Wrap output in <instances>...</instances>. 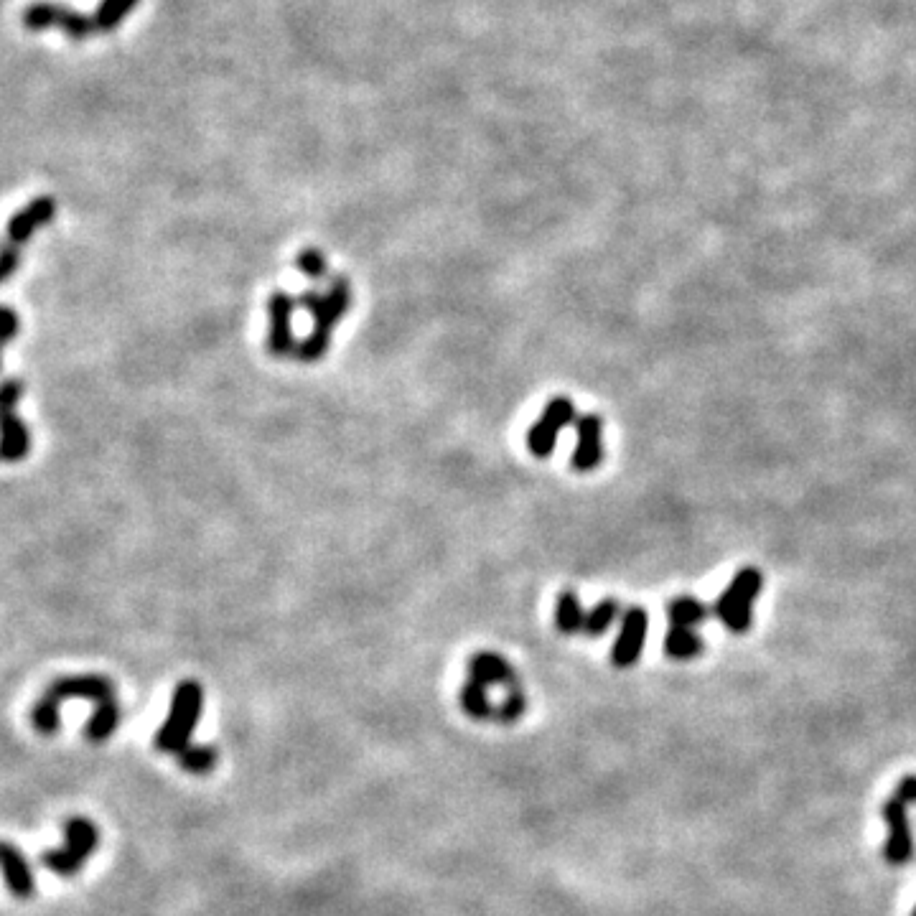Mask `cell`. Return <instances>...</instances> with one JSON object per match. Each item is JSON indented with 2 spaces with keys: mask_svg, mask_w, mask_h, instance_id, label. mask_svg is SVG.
<instances>
[{
  "mask_svg": "<svg viewBox=\"0 0 916 916\" xmlns=\"http://www.w3.org/2000/svg\"><path fill=\"white\" fill-rule=\"evenodd\" d=\"M619 611H621L619 601H614V598H604L601 604H596L586 614V621H583V634H586V637H604V634L611 629V624L619 619Z\"/></svg>",
  "mask_w": 916,
  "mask_h": 916,
  "instance_id": "cell-21",
  "label": "cell"
},
{
  "mask_svg": "<svg viewBox=\"0 0 916 916\" xmlns=\"http://www.w3.org/2000/svg\"><path fill=\"white\" fill-rule=\"evenodd\" d=\"M576 431L578 443L573 456H570V466L578 474H588V471L598 469V464L604 461V420L596 413L581 415L576 420Z\"/></svg>",
  "mask_w": 916,
  "mask_h": 916,
  "instance_id": "cell-12",
  "label": "cell"
},
{
  "mask_svg": "<svg viewBox=\"0 0 916 916\" xmlns=\"http://www.w3.org/2000/svg\"><path fill=\"white\" fill-rule=\"evenodd\" d=\"M268 308V352L273 357H296L298 341L293 336V311L298 308V298L288 296L283 291H275L265 303Z\"/></svg>",
  "mask_w": 916,
  "mask_h": 916,
  "instance_id": "cell-10",
  "label": "cell"
},
{
  "mask_svg": "<svg viewBox=\"0 0 916 916\" xmlns=\"http://www.w3.org/2000/svg\"><path fill=\"white\" fill-rule=\"evenodd\" d=\"M349 303H352V283L347 278L331 280L326 293L306 291L298 298V306L313 316L311 334L303 341H298L296 357L301 362H319L329 352L334 326L347 316Z\"/></svg>",
  "mask_w": 916,
  "mask_h": 916,
  "instance_id": "cell-1",
  "label": "cell"
},
{
  "mask_svg": "<svg viewBox=\"0 0 916 916\" xmlns=\"http://www.w3.org/2000/svg\"><path fill=\"white\" fill-rule=\"evenodd\" d=\"M23 26L28 31H46V28H62L64 34L74 41H84L97 31L95 18H87L82 13H74L72 8L49 3V0H36L23 11Z\"/></svg>",
  "mask_w": 916,
  "mask_h": 916,
  "instance_id": "cell-7",
  "label": "cell"
},
{
  "mask_svg": "<svg viewBox=\"0 0 916 916\" xmlns=\"http://www.w3.org/2000/svg\"><path fill=\"white\" fill-rule=\"evenodd\" d=\"M296 268L301 270L306 278H313V280L324 278V275L329 273V263H326L324 252L316 250V247H306V250L298 252Z\"/></svg>",
  "mask_w": 916,
  "mask_h": 916,
  "instance_id": "cell-25",
  "label": "cell"
},
{
  "mask_svg": "<svg viewBox=\"0 0 916 916\" xmlns=\"http://www.w3.org/2000/svg\"><path fill=\"white\" fill-rule=\"evenodd\" d=\"M18 334V316L11 308L0 306V347Z\"/></svg>",
  "mask_w": 916,
  "mask_h": 916,
  "instance_id": "cell-28",
  "label": "cell"
},
{
  "mask_svg": "<svg viewBox=\"0 0 916 916\" xmlns=\"http://www.w3.org/2000/svg\"><path fill=\"white\" fill-rule=\"evenodd\" d=\"M647 629H649L647 609H642V606H632V609H626L624 619H621V632H619V637H616L614 647H611V665L619 667V670H626V667L637 665L639 657H642Z\"/></svg>",
  "mask_w": 916,
  "mask_h": 916,
  "instance_id": "cell-11",
  "label": "cell"
},
{
  "mask_svg": "<svg viewBox=\"0 0 916 916\" xmlns=\"http://www.w3.org/2000/svg\"><path fill=\"white\" fill-rule=\"evenodd\" d=\"M576 420V405H573L570 397H553V400H548L540 420L527 431V451L535 458L553 456L560 431L568 428L570 423H576Z\"/></svg>",
  "mask_w": 916,
  "mask_h": 916,
  "instance_id": "cell-8",
  "label": "cell"
},
{
  "mask_svg": "<svg viewBox=\"0 0 916 916\" xmlns=\"http://www.w3.org/2000/svg\"><path fill=\"white\" fill-rule=\"evenodd\" d=\"M56 214V202L51 196H39L34 202L28 204L26 209L16 212L8 222V245L21 247L28 237L34 235L36 229L49 224Z\"/></svg>",
  "mask_w": 916,
  "mask_h": 916,
  "instance_id": "cell-14",
  "label": "cell"
},
{
  "mask_svg": "<svg viewBox=\"0 0 916 916\" xmlns=\"http://www.w3.org/2000/svg\"><path fill=\"white\" fill-rule=\"evenodd\" d=\"M764 588V576L754 565H746L731 578L726 591L713 604V616L733 634H746L754 624V604Z\"/></svg>",
  "mask_w": 916,
  "mask_h": 916,
  "instance_id": "cell-4",
  "label": "cell"
},
{
  "mask_svg": "<svg viewBox=\"0 0 916 916\" xmlns=\"http://www.w3.org/2000/svg\"><path fill=\"white\" fill-rule=\"evenodd\" d=\"M202 708V685L196 680L179 682L174 690V700H171V713L156 733V749L163 754H181L191 743V733L202 718Z\"/></svg>",
  "mask_w": 916,
  "mask_h": 916,
  "instance_id": "cell-3",
  "label": "cell"
},
{
  "mask_svg": "<svg viewBox=\"0 0 916 916\" xmlns=\"http://www.w3.org/2000/svg\"><path fill=\"white\" fill-rule=\"evenodd\" d=\"M138 6V0H102L95 11V26L102 34H110L128 18V13Z\"/></svg>",
  "mask_w": 916,
  "mask_h": 916,
  "instance_id": "cell-23",
  "label": "cell"
},
{
  "mask_svg": "<svg viewBox=\"0 0 916 916\" xmlns=\"http://www.w3.org/2000/svg\"><path fill=\"white\" fill-rule=\"evenodd\" d=\"M583 621H586V611H583L578 593L573 588L560 593L558 606H555V626L563 634H578L583 632Z\"/></svg>",
  "mask_w": 916,
  "mask_h": 916,
  "instance_id": "cell-19",
  "label": "cell"
},
{
  "mask_svg": "<svg viewBox=\"0 0 916 916\" xmlns=\"http://www.w3.org/2000/svg\"><path fill=\"white\" fill-rule=\"evenodd\" d=\"M891 797H896L899 802H904L906 807L916 805V774H904V777L896 782L894 794H891Z\"/></svg>",
  "mask_w": 916,
  "mask_h": 916,
  "instance_id": "cell-27",
  "label": "cell"
},
{
  "mask_svg": "<svg viewBox=\"0 0 916 916\" xmlns=\"http://www.w3.org/2000/svg\"><path fill=\"white\" fill-rule=\"evenodd\" d=\"M466 670H469V680L479 682L484 687L504 685L507 690L520 687L517 670L497 652H476L469 660V665H466Z\"/></svg>",
  "mask_w": 916,
  "mask_h": 916,
  "instance_id": "cell-13",
  "label": "cell"
},
{
  "mask_svg": "<svg viewBox=\"0 0 916 916\" xmlns=\"http://www.w3.org/2000/svg\"><path fill=\"white\" fill-rule=\"evenodd\" d=\"M458 700H461V708L469 718L474 721H489L494 718V705L489 700V693H486V687L479 685V682L469 680L464 687H461V693H458Z\"/></svg>",
  "mask_w": 916,
  "mask_h": 916,
  "instance_id": "cell-20",
  "label": "cell"
},
{
  "mask_svg": "<svg viewBox=\"0 0 916 916\" xmlns=\"http://www.w3.org/2000/svg\"><path fill=\"white\" fill-rule=\"evenodd\" d=\"M705 649L703 637L695 629H682V626H670L665 637V654L670 660L685 662L700 657Z\"/></svg>",
  "mask_w": 916,
  "mask_h": 916,
  "instance_id": "cell-16",
  "label": "cell"
},
{
  "mask_svg": "<svg viewBox=\"0 0 916 916\" xmlns=\"http://www.w3.org/2000/svg\"><path fill=\"white\" fill-rule=\"evenodd\" d=\"M881 815L886 827H889V838H886V845H883V858L889 866H906L914 858V833H911V822H909V810H906L904 802H899L896 797H889L883 802Z\"/></svg>",
  "mask_w": 916,
  "mask_h": 916,
  "instance_id": "cell-9",
  "label": "cell"
},
{
  "mask_svg": "<svg viewBox=\"0 0 916 916\" xmlns=\"http://www.w3.org/2000/svg\"><path fill=\"white\" fill-rule=\"evenodd\" d=\"M0 873H3V881H6L8 891H11L16 899L26 901L34 896V873H31L26 855H23L16 845L0 843Z\"/></svg>",
  "mask_w": 916,
  "mask_h": 916,
  "instance_id": "cell-15",
  "label": "cell"
},
{
  "mask_svg": "<svg viewBox=\"0 0 916 916\" xmlns=\"http://www.w3.org/2000/svg\"><path fill=\"white\" fill-rule=\"evenodd\" d=\"M176 759H179V766L184 771L196 774V777H204V774H209L217 766V749L214 746H204V743L202 746L189 743L181 754H176Z\"/></svg>",
  "mask_w": 916,
  "mask_h": 916,
  "instance_id": "cell-22",
  "label": "cell"
},
{
  "mask_svg": "<svg viewBox=\"0 0 916 916\" xmlns=\"http://www.w3.org/2000/svg\"><path fill=\"white\" fill-rule=\"evenodd\" d=\"M23 395V385L18 380H8L0 385V461H23L28 456L26 425L16 415V403Z\"/></svg>",
  "mask_w": 916,
  "mask_h": 916,
  "instance_id": "cell-6",
  "label": "cell"
},
{
  "mask_svg": "<svg viewBox=\"0 0 916 916\" xmlns=\"http://www.w3.org/2000/svg\"><path fill=\"white\" fill-rule=\"evenodd\" d=\"M120 726V708L115 700H107V703L95 705V713L87 721V728H84V736L87 741L92 743H102L115 733V728Z\"/></svg>",
  "mask_w": 916,
  "mask_h": 916,
  "instance_id": "cell-18",
  "label": "cell"
},
{
  "mask_svg": "<svg viewBox=\"0 0 916 916\" xmlns=\"http://www.w3.org/2000/svg\"><path fill=\"white\" fill-rule=\"evenodd\" d=\"M21 265V247L6 245L0 250V280L11 278L16 268Z\"/></svg>",
  "mask_w": 916,
  "mask_h": 916,
  "instance_id": "cell-26",
  "label": "cell"
},
{
  "mask_svg": "<svg viewBox=\"0 0 916 916\" xmlns=\"http://www.w3.org/2000/svg\"><path fill=\"white\" fill-rule=\"evenodd\" d=\"M64 835H67L64 848L46 850V853L41 855V863H44L51 873H56V876L72 878L74 873L82 871L84 863L90 861V855L97 850L100 830H97L95 822L87 820V817H69L67 825H64Z\"/></svg>",
  "mask_w": 916,
  "mask_h": 916,
  "instance_id": "cell-5",
  "label": "cell"
},
{
  "mask_svg": "<svg viewBox=\"0 0 916 916\" xmlns=\"http://www.w3.org/2000/svg\"><path fill=\"white\" fill-rule=\"evenodd\" d=\"M67 700H92L95 705L107 703V700H115V685L102 675L59 677L56 682H51L44 698L34 705L31 721H34L36 731L44 733V736H54L62 726L59 708Z\"/></svg>",
  "mask_w": 916,
  "mask_h": 916,
  "instance_id": "cell-2",
  "label": "cell"
},
{
  "mask_svg": "<svg viewBox=\"0 0 916 916\" xmlns=\"http://www.w3.org/2000/svg\"><path fill=\"white\" fill-rule=\"evenodd\" d=\"M911 916H916V906H914V911H911Z\"/></svg>",
  "mask_w": 916,
  "mask_h": 916,
  "instance_id": "cell-29",
  "label": "cell"
},
{
  "mask_svg": "<svg viewBox=\"0 0 916 916\" xmlns=\"http://www.w3.org/2000/svg\"><path fill=\"white\" fill-rule=\"evenodd\" d=\"M710 609L693 596H677L667 604V621L670 626H682V629H695L708 619Z\"/></svg>",
  "mask_w": 916,
  "mask_h": 916,
  "instance_id": "cell-17",
  "label": "cell"
},
{
  "mask_svg": "<svg viewBox=\"0 0 916 916\" xmlns=\"http://www.w3.org/2000/svg\"><path fill=\"white\" fill-rule=\"evenodd\" d=\"M525 710H527L525 693H522L520 687H514V690H509L507 693V698L502 700V705L494 710V721L509 726V723L520 721L522 715H525Z\"/></svg>",
  "mask_w": 916,
  "mask_h": 916,
  "instance_id": "cell-24",
  "label": "cell"
}]
</instances>
